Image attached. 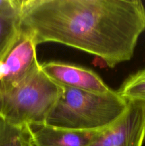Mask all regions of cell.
<instances>
[{"instance_id":"1","label":"cell","mask_w":145,"mask_h":146,"mask_svg":"<svg viewBox=\"0 0 145 146\" xmlns=\"http://www.w3.org/2000/svg\"><path fill=\"white\" fill-rule=\"evenodd\" d=\"M20 29L37 46L58 43L115 68L133 56L145 7L140 0H22Z\"/></svg>"},{"instance_id":"11","label":"cell","mask_w":145,"mask_h":146,"mask_svg":"<svg viewBox=\"0 0 145 146\" xmlns=\"http://www.w3.org/2000/svg\"><path fill=\"white\" fill-rule=\"evenodd\" d=\"M22 0H0V16L20 17Z\"/></svg>"},{"instance_id":"7","label":"cell","mask_w":145,"mask_h":146,"mask_svg":"<svg viewBox=\"0 0 145 146\" xmlns=\"http://www.w3.org/2000/svg\"><path fill=\"white\" fill-rule=\"evenodd\" d=\"M34 146H88L100 131H80L50 126L28 125Z\"/></svg>"},{"instance_id":"4","label":"cell","mask_w":145,"mask_h":146,"mask_svg":"<svg viewBox=\"0 0 145 146\" xmlns=\"http://www.w3.org/2000/svg\"><path fill=\"white\" fill-rule=\"evenodd\" d=\"M36 46L33 37L20 29L14 41L0 58V92L15 86L40 66Z\"/></svg>"},{"instance_id":"6","label":"cell","mask_w":145,"mask_h":146,"mask_svg":"<svg viewBox=\"0 0 145 146\" xmlns=\"http://www.w3.org/2000/svg\"><path fill=\"white\" fill-rule=\"evenodd\" d=\"M41 70L61 87L104 94L111 90L102 78L89 68L70 63L50 61L41 64Z\"/></svg>"},{"instance_id":"10","label":"cell","mask_w":145,"mask_h":146,"mask_svg":"<svg viewBox=\"0 0 145 146\" xmlns=\"http://www.w3.org/2000/svg\"><path fill=\"white\" fill-rule=\"evenodd\" d=\"M20 31V17L0 16V58L14 41Z\"/></svg>"},{"instance_id":"9","label":"cell","mask_w":145,"mask_h":146,"mask_svg":"<svg viewBox=\"0 0 145 146\" xmlns=\"http://www.w3.org/2000/svg\"><path fill=\"white\" fill-rule=\"evenodd\" d=\"M0 146H34L28 125H11L0 118Z\"/></svg>"},{"instance_id":"5","label":"cell","mask_w":145,"mask_h":146,"mask_svg":"<svg viewBox=\"0 0 145 146\" xmlns=\"http://www.w3.org/2000/svg\"><path fill=\"white\" fill-rule=\"evenodd\" d=\"M144 141L145 104L129 102L122 116L88 146H143Z\"/></svg>"},{"instance_id":"2","label":"cell","mask_w":145,"mask_h":146,"mask_svg":"<svg viewBox=\"0 0 145 146\" xmlns=\"http://www.w3.org/2000/svg\"><path fill=\"white\" fill-rule=\"evenodd\" d=\"M62 93L44 124L80 131H100L116 122L128 101L111 89L104 94L62 87Z\"/></svg>"},{"instance_id":"8","label":"cell","mask_w":145,"mask_h":146,"mask_svg":"<svg viewBox=\"0 0 145 146\" xmlns=\"http://www.w3.org/2000/svg\"><path fill=\"white\" fill-rule=\"evenodd\" d=\"M117 92L128 102L145 104V68L129 76Z\"/></svg>"},{"instance_id":"3","label":"cell","mask_w":145,"mask_h":146,"mask_svg":"<svg viewBox=\"0 0 145 146\" xmlns=\"http://www.w3.org/2000/svg\"><path fill=\"white\" fill-rule=\"evenodd\" d=\"M62 90L40 64L19 84L0 92V118L18 126L44 124Z\"/></svg>"}]
</instances>
